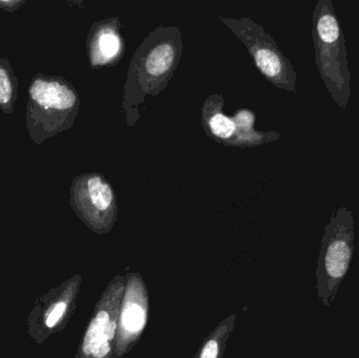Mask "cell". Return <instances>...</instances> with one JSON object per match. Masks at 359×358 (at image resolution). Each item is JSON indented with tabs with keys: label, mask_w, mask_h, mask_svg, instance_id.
Returning <instances> with one entry per match:
<instances>
[{
	"label": "cell",
	"mask_w": 359,
	"mask_h": 358,
	"mask_svg": "<svg viewBox=\"0 0 359 358\" xmlns=\"http://www.w3.org/2000/svg\"><path fill=\"white\" fill-rule=\"evenodd\" d=\"M183 39L176 25H160L141 42L128 67L122 94V111L133 128L147 97L161 94L174 77L183 54Z\"/></svg>",
	"instance_id": "cell-1"
},
{
	"label": "cell",
	"mask_w": 359,
	"mask_h": 358,
	"mask_svg": "<svg viewBox=\"0 0 359 358\" xmlns=\"http://www.w3.org/2000/svg\"><path fill=\"white\" fill-rule=\"evenodd\" d=\"M73 84L60 76L38 73L27 86L25 125L32 142L41 145L73 128L80 109Z\"/></svg>",
	"instance_id": "cell-2"
},
{
	"label": "cell",
	"mask_w": 359,
	"mask_h": 358,
	"mask_svg": "<svg viewBox=\"0 0 359 358\" xmlns=\"http://www.w3.org/2000/svg\"><path fill=\"white\" fill-rule=\"evenodd\" d=\"M316 63L332 100L346 109L351 98V71L345 34L331 0H320L311 16Z\"/></svg>",
	"instance_id": "cell-3"
},
{
	"label": "cell",
	"mask_w": 359,
	"mask_h": 358,
	"mask_svg": "<svg viewBox=\"0 0 359 358\" xmlns=\"http://www.w3.org/2000/svg\"><path fill=\"white\" fill-rule=\"evenodd\" d=\"M355 223L353 212L347 207L331 212L320 242L316 266V291L325 307L334 302L341 283L353 260Z\"/></svg>",
	"instance_id": "cell-4"
},
{
	"label": "cell",
	"mask_w": 359,
	"mask_h": 358,
	"mask_svg": "<svg viewBox=\"0 0 359 358\" xmlns=\"http://www.w3.org/2000/svg\"><path fill=\"white\" fill-rule=\"evenodd\" d=\"M221 21L245 44L257 69L276 88L297 92V74L276 40L248 17H221Z\"/></svg>",
	"instance_id": "cell-5"
},
{
	"label": "cell",
	"mask_w": 359,
	"mask_h": 358,
	"mask_svg": "<svg viewBox=\"0 0 359 358\" xmlns=\"http://www.w3.org/2000/svg\"><path fill=\"white\" fill-rule=\"evenodd\" d=\"M69 203L76 216L97 235L109 233L118 218L117 195L107 177L86 172L74 179Z\"/></svg>",
	"instance_id": "cell-6"
},
{
	"label": "cell",
	"mask_w": 359,
	"mask_h": 358,
	"mask_svg": "<svg viewBox=\"0 0 359 358\" xmlns=\"http://www.w3.org/2000/svg\"><path fill=\"white\" fill-rule=\"evenodd\" d=\"M126 275H116L95 306L75 358H113Z\"/></svg>",
	"instance_id": "cell-7"
},
{
	"label": "cell",
	"mask_w": 359,
	"mask_h": 358,
	"mask_svg": "<svg viewBox=\"0 0 359 358\" xmlns=\"http://www.w3.org/2000/svg\"><path fill=\"white\" fill-rule=\"evenodd\" d=\"M81 284V275H74L36 301L27 319V333L36 344L65 329L77 307Z\"/></svg>",
	"instance_id": "cell-8"
},
{
	"label": "cell",
	"mask_w": 359,
	"mask_h": 358,
	"mask_svg": "<svg viewBox=\"0 0 359 358\" xmlns=\"http://www.w3.org/2000/svg\"><path fill=\"white\" fill-rule=\"evenodd\" d=\"M149 290L142 275L139 273H128L113 358H123L139 342L149 322Z\"/></svg>",
	"instance_id": "cell-9"
},
{
	"label": "cell",
	"mask_w": 359,
	"mask_h": 358,
	"mask_svg": "<svg viewBox=\"0 0 359 358\" xmlns=\"http://www.w3.org/2000/svg\"><path fill=\"white\" fill-rule=\"evenodd\" d=\"M88 63L93 69L115 67L123 58L126 40L118 17L93 23L86 38Z\"/></svg>",
	"instance_id": "cell-10"
},
{
	"label": "cell",
	"mask_w": 359,
	"mask_h": 358,
	"mask_svg": "<svg viewBox=\"0 0 359 358\" xmlns=\"http://www.w3.org/2000/svg\"><path fill=\"white\" fill-rule=\"evenodd\" d=\"M223 95L215 92L207 97L201 109V121L205 134L211 140L225 146H233L238 126L233 118L224 113Z\"/></svg>",
	"instance_id": "cell-11"
},
{
	"label": "cell",
	"mask_w": 359,
	"mask_h": 358,
	"mask_svg": "<svg viewBox=\"0 0 359 358\" xmlns=\"http://www.w3.org/2000/svg\"><path fill=\"white\" fill-rule=\"evenodd\" d=\"M233 120L238 126V134L233 146L236 149H255L267 143L280 140V134L278 132H259L255 130L257 116L247 109H240L234 113Z\"/></svg>",
	"instance_id": "cell-12"
},
{
	"label": "cell",
	"mask_w": 359,
	"mask_h": 358,
	"mask_svg": "<svg viewBox=\"0 0 359 358\" xmlns=\"http://www.w3.org/2000/svg\"><path fill=\"white\" fill-rule=\"evenodd\" d=\"M236 315H231L222 321L213 331L205 338L194 358H222L226 343L236 325Z\"/></svg>",
	"instance_id": "cell-13"
},
{
	"label": "cell",
	"mask_w": 359,
	"mask_h": 358,
	"mask_svg": "<svg viewBox=\"0 0 359 358\" xmlns=\"http://www.w3.org/2000/svg\"><path fill=\"white\" fill-rule=\"evenodd\" d=\"M18 96V79L6 57L0 58V111L10 115Z\"/></svg>",
	"instance_id": "cell-14"
},
{
	"label": "cell",
	"mask_w": 359,
	"mask_h": 358,
	"mask_svg": "<svg viewBox=\"0 0 359 358\" xmlns=\"http://www.w3.org/2000/svg\"><path fill=\"white\" fill-rule=\"evenodd\" d=\"M25 4V0H0V10L10 13L16 12Z\"/></svg>",
	"instance_id": "cell-15"
}]
</instances>
